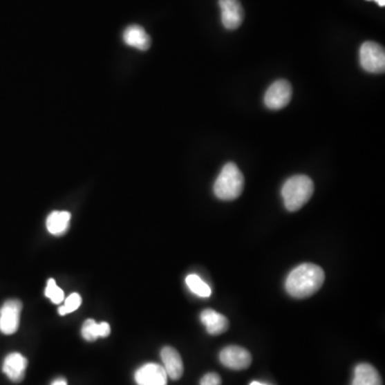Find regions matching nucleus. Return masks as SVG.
Instances as JSON below:
<instances>
[{"label":"nucleus","instance_id":"f257e3e1","mask_svg":"<svg viewBox=\"0 0 385 385\" xmlns=\"http://www.w3.org/2000/svg\"><path fill=\"white\" fill-rule=\"evenodd\" d=\"M326 274L319 265L304 263L290 272L286 279V290L292 298L306 299L321 288Z\"/></svg>","mask_w":385,"mask_h":385},{"label":"nucleus","instance_id":"f03ea898","mask_svg":"<svg viewBox=\"0 0 385 385\" xmlns=\"http://www.w3.org/2000/svg\"><path fill=\"white\" fill-rule=\"evenodd\" d=\"M314 194V182L308 176L297 175L289 178L281 187L285 207L290 212L300 210Z\"/></svg>","mask_w":385,"mask_h":385},{"label":"nucleus","instance_id":"7ed1b4c3","mask_svg":"<svg viewBox=\"0 0 385 385\" xmlns=\"http://www.w3.org/2000/svg\"><path fill=\"white\" fill-rule=\"evenodd\" d=\"M244 189L243 173L234 163H227L223 167L222 171L215 180V196L220 200H234L239 198Z\"/></svg>","mask_w":385,"mask_h":385},{"label":"nucleus","instance_id":"20e7f679","mask_svg":"<svg viewBox=\"0 0 385 385\" xmlns=\"http://www.w3.org/2000/svg\"><path fill=\"white\" fill-rule=\"evenodd\" d=\"M359 62L361 68L368 73H383L385 71L384 48L371 41L363 43L359 48Z\"/></svg>","mask_w":385,"mask_h":385},{"label":"nucleus","instance_id":"39448f33","mask_svg":"<svg viewBox=\"0 0 385 385\" xmlns=\"http://www.w3.org/2000/svg\"><path fill=\"white\" fill-rule=\"evenodd\" d=\"M292 97V87L286 79H279L267 88L265 104L272 111H279L289 104Z\"/></svg>","mask_w":385,"mask_h":385},{"label":"nucleus","instance_id":"423d86ee","mask_svg":"<svg viewBox=\"0 0 385 385\" xmlns=\"http://www.w3.org/2000/svg\"><path fill=\"white\" fill-rule=\"evenodd\" d=\"M23 304L21 301L8 300L0 308V332L5 335H12L19 330Z\"/></svg>","mask_w":385,"mask_h":385},{"label":"nucleus","instance_id":"0eeeda50","mask_svg":"<svg viewBox=\"0 0 385 385\" xmlns=\"http://www.w3.org/2000/svg\"><path fill=\"white\" fill-rule=\"evenodd\" d=\"M220 361L225 367L232 370H243L251 366L252 355L244 348L229 346L220 351Z\"/></svg>","mask_w":385,"mask_h":385},{"label":"nucleus","instance_id":"6e6552de","mask_svg":"<svg viewBox=\"0 0 385 385\" xmlns=\"http://www.w3.org/2000/svg\"><path fill=\"white\" fill-rule=\"evenodd\" d=\"M218 5L225 28L229 30L239 28L244 19V10L239 0H220Z\"/></svg>","mask_w":385,"mask_h":385},{"label":"nucleus","instance_id":"1a4fd4ad","mask_svg":"<svg viewBox=\"0 0 385 385\" xmlns=\"http://www.w3.org/2000/svg\"><path fill=\"white\" fill-rule=\"evenodd\" d=\"M135 382L138 385H167V373L162 365L148 363L135 371Z\"/></svg>","mask_w":385,"mask_h":385},{"label":"nucleus","instance_id":"9d476101","mask_svg":"<svg viewBox=\"0 0 385 385\" xmlns=\"http://www.w3.org/2000/svg\"><path fill=\"white\" fill-rule=\"evenodd\" d=\"M27 366L28 361L24 355L19 353H10L3 359V373L9 380L19 383L24 379Z\"/></svg>","mask_w":385,"mask_h":385},{"label":"nucleus","instance_id":"9b49d317","mask_svg":"<svg viewBox=\"0 0 385 385\" xmlns=\"http://www.w3.org/2000/svg\"><path fill=\"white\" fill-rule=\"evenodd\" d=\"M161 359L163 361L164 369L169 378L179 380L182 377L185 367L179 353L173 347H164L161 350Z\"/></svg>","mask_w":385,"mask_h":385},{"label":"nucleus","instance_id":"f8f14e48","mask_svg":"<svg viewBox=\"0 0 385 385\" xmlns=\"http://www.w3.org/2000/svg\"><path fill=\"white\" fill-rule=\"evenodd\" d=\"M123 41L131 48L140 50H149L151 38L140 25H131L123 31Z\"/></svg>","mask_w":385,"mask_h":385},{"label":"nucleus","instance_id":"ddd939ff","mask_svg":"<svg viewBox=\"0 0 385 385\" xmlns=\"http://www.w3.org/2000/svg\"><path fill=\"white\" fill-rule=\"evenodd\" d=\"M200 320L206 326L207 332L210 335H220L229 328V321L227 318L211 308L201 312Z\"/></svg>","mask_w":385,"mask_h":385},{"label":"nucleus","instance_id":"4468645a","mask_svg":"<svg viewBox=\"0 0 385 385\" xmlns=\"http://www.w3.org/2000/svg\"><path fill=\"white\" fill-rule=\"evenodd\" d=\"M71 213L66 211H54L46 218V228L53 236H62L69 229Z\"/></svg>","mask_w":385,"mask_h":385},{"label":"nucleus","instance_id":"2eb2a0df","mask_svg":"<svg viewBox=\"0 0 385 385\" xmlns=\"http://www.w3.org/2000/svg\"><path fill=\"white\" fill-rule=\"evenodd\" d=\"M353 385H382V379L375 367L363 363L355 367Z\"/></svg>","mask_w":385,"mask_h":385},{"label":"nucleus","instance_id":"dca6fc26","mask_svg":"<svg viewBox=\"0 0 385 385\" xmlns=\"http://www.w3.org/2000/svg\"><path fill=\"white\" fill-rule=\"evenodd\" d=\"M111 326L107 322L97 323L93 319H88L82 326V336L87 341H97V338L109 337Z\"/></svg>","mask_w":385,"mask_h":385},{"label":"nucleus","instance_id":"f3484780","mask_svg":"<svg viewBox=\"0 0 385 385\" xmlns=\"http://www.w3.org/2000/svg\"><path fill=\"white\" fill-rule=\"evenodd\" d=\"M187 287L191 292L200 298H209L212 294L210 287L196 274H189L185 279Z\"/></svg>","mask_w":385,"mask_h":385},{"label":"nucleus","instance_id":"a211bd4d","mask_svg":"<svg viewBox=\"0 0 385 385\" xmlns=\"http://www.w3.org/2000/svg\"><path fill=\"white\" fill-rule=\"evenodd\" d=\"M45 296L48 297L54 304H60L64 301V293L62 288L57 286L55 279H48L46 289H45Z\"/></svg>","mask_w":385,"mask_h":385},{"label":"nucleus","instance_id":"6ab92c4d","mask_svg":"<svg viewBox=\"0 0 385 385\" xmlns=\"http://www.w3.org/2000/svg\"><path fill=\"white\" fill-rule=\"evenodd\" d=\"M82 304V297L78 293H72L71 296L64 300V304L59 308L58 312L60 316H66V314H71L75 312Z\"/></svg>","mask_w":385,"mask_h":385},{"label":"nucleus","instance_id":"aec40b11","mask_svg":"<svg viewBox=\"0 0 385 385\" xmlns=\"http://www.w3.org/2000/svg\"><path fill=\"white\" fill-rule=\"evenodd\" d=\"M200 385H222V379L218 373H209L201 378Z\"/></svg>","mask_w":385,"mask_h":385},{"label":"nucleus","instance_id":"412c9836","mask_svg":"<svg viewBox=\"0 0 385 385\" xmlns=\"http://www.w3.org/2000/svg\"><path fill=\"white\" fill-rule=\"evenodd\" d=\"M50 385H68V382H66V378L60 377V378L55 379Z\"/></svg>","mask_w":385,"mask_h":385},{"label":"nucleus","instance_id":"4be33fe9","mask_svg":"<svg viewBox=\"0 0 385 385\" xmlns=\"http://www.w3.org/2000/svg\"><path fill=\"white\" fill-rule=\"evenodd\" d=\"M373 1H376L380 7H384L385 6V0H373Z\"/></svg>","mask_w":385,"mask_h":385},{"label":"nucleus","instance_id":"5701e85b","mask_svg":"<svg viewBox=\"0 0 385 385\" xmlns=\"http://www.w3.org/2000/svg\"><path fill=\"white\" fill-rule=\"evenodd\" d=\"M251 385H267V384H265V383L257 382V381H254V382L251 383Z\"/></svg>","mask_w":385,"mask_h":385}]
</instances>
